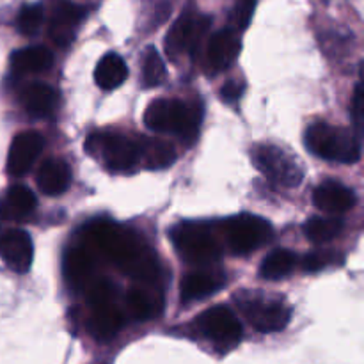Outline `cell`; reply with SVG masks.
Masks as SVG:
<instances>
[{
    "label": "cell",
    "instance_id": "1",
    "mask_svg": "<svg viewBox=\"0 0 364 364\" xmlns=\"http://www.w3.org/2000/svg\"><path fill=\"white\" fill-rule=\"evenodd\" d=\"M85 251L109 259L121 272L144 284H155L160 279L159 258L134 230L117 226L110 220H95L85 228Z\"/></svg>",
    "mask_w": 364,
    "mask_h": 364
},
{
    "label": "cell",
    "instance_id": "2",
    "mask_svg": "<svg viewBox=\"0 0 364 364\" xmlns=\"http://www.w3.org/2000/svg\"><path fill=\"white\" fill-rule=\"evenodd\" d=\"M304 144L309 153L323 160L355 164L361 159V137L354 130L316 121L306 128Z\"/></svg>",
    "mask_w": 364,
    "mask_h": 364
},
{
    "label": "cell",
    "instance_id": "3",
    "mask_svg": "<svg viewBox=\"0 0 364 364\" xmlns=\"http://www.w3.org/2000/svg\"><path fill=\"white\" fill-rule=\"evenodd\" d=\"M201 109L181 100L156 98L146 107L144 124L149 130L171 132L185 142L194 141L201 123Z\"/></svg>",
    "mask_w": 364,
    "mask_h": 364
},
{
    "label": "cell",
    "instance_id": "4",
    "mask_svg": "<svg viewBox=\"0 0 364 364\" xmlns=\"http://www.w3.org/2000/svg\"><path fill=\"white\" fill-rule=\"evenodd\" d=\"M171 240L178 255L191 265H212L223 256L220 244L212 231L203 224L180 223L171 230Z\"/></svg>",
    "mask_w": 364,
    "mask_h": 364
},
{
    "label": "cell",
    "instance_id": "5",
    "mask_svg": "<svg viewBox=\"0 0 364 364\" xmlns=\"http://www.w3.org/2000/svg\"><path fill=\"white\" fill-rule=\"evenodd\" d=\"M85 149L114 173L132 171L141 159L139 142L116 132H96L85 141Z\"/></svg>",
    "mask_w": 364,
    "mask_h": 364
},
{
    "label": "cell",
    "instance_id": "6",
    "mask_svg": "<svg viewBox=\"0 0 364 364\" xmlns=\"http://www.w3.org/2000/svg\"><path fill=\"white\" fill-rule=\"evenodd\" d=\"M252 162L270 183L279 187L295 188L304 180V173L297 159L279 146H256L252 149Z\"/></svg>",
    "mask_w": 364,
    "mask_h": 364
},
{
    "label": "cell",
    "instance_id": "7",
    "mask_svg": "<svg viewBox=\"0 0 364 364\" xmlns=\"http://www.w3.org/2000/svg\"><path fill=\"white\" fill-rule=\"evenodd\" d=\"M223 233L235 255H247L256 251L274 237L269 220L252 213H240L223 224Z\"/></svg>",
    "mask_w": 364,
    "mask_h": 364
},
{
    "label": "cell",
    "instance_id": "8",
    "mask_svg": "<svg viewBox=\"0 0 364 364\" xmlns=\"http://www.w3.org/2000/svg\"><path fill=\"white\" fill-rule=\"evenodd\" d=\"M238 304L258 333H277L288 326L291 309L281 299H265L255 294L238 295Z\"/></svg>",
    "mask_w": 364,
    "mask_h": 364
},
{
    "label": "cell",
    "instance_id": "9",
    "mask_svg": "<svg viewBox=\"0 0 364 364\" xmlns=\"http://www.w3.org/2000/svg\"><path fill=\"white\" fill-rule=\"evenodd\" d=\"M196 326L220 350H231L240 343L242 336H244V329H242V323L238 322L237 315L223 304L203 311L196 320Z\"/></svg>",
    "mask_w": 364,
    "mask_h": 364
},
{
    "label": "cell",
    "instance_id": "10",
    "mask_svg": "<svg viewBox=\"0 0 364 364\" xmlns=\"http://www.w3.org/2000/svg\"><path fill=\"white\" fill-rule=\"evenodd\" d=\"M210 25V18L196 16L191 9L183 11L174 25L171 27L169 34L166 36V52L167 55L176 59L181 52L188 50L194 55L199 48L206 27Z\"/></svg>",
    "mask_w": 364,
    "mask_h": 364
},
{
    "label": "cell",
    "instance_id": "11",
    "mask_svg": "<svg viewBox=\"0 0 364 364\" xmlns=\"http://www.w3.org/2000/svg\"><path fill=\"white\" fill-rule=\"evenodd\" d=\"M45 148V139L34 130L21 132L13 139L7 155V173L11 176H25L32 169L38 156Z\"/></svg>",
    "mask_w": 364,
    "mask_h": 364
},
{
    "label": "cell",
    "instance_id": "12",
    "mask_svg": "<svg viewBox=\"0 0 364 364\" xmlns=\"http://www.w3.org/2000/svg\"><path fill=\"white\" fill-rule=\"evenodd\" d=\"M0 258L16 274L28 272L34 259L32 238L23 230H9L0 235Z\"/></svg>",
    "mask_w": 364,
    "mask_h": 364
},
{
    "label": "cell",
    "instance_id": "13",
    "mask_svg": "<svg viewBox=\"0 0 364 364\" xmlns=\"http://www.w3.org/2000/svg\"><path fill=\"white\" fill-rule=\"evenodd\" d=\"M358 203V196L350 187L336 180H326L313 191V205L323 213L338 215L348 212Z\"/></svg>",
    "mask_w": 364,
    "mask_h": 364
},
{
    "label": "cell",
    "instance_id": "14",
    "mask_svg": "<svg viewBox=\"0 0 364 364\" xmlns=\"http://www.w3.org/2000/svg\"><path fill=\"white\" fill-rule=\"evenodd\" d=\"M240 53V38L230 28L215 32L206 46V63L212 71L228 70Z\"/></svg>",
    "mask_w": 364,
    "mask_h": 364
},
{
    "label": "cell",
    "instance_id": "15",
    "mask_svg": "<svg viewBox=\"0 0 364 364\" xmlns=\"http://www.w3.org/2000/svg\"><path fill=\"white\" fill-rule=\"evenodd\" d=\"M38 206L36 194L25 185H13L0 198V217L11 223H21Z\"/></svg>",
    "mask_w": 364,
    "mask_h": 364
},
{
    "label": "cell",
    "instance_id": "16",
    "mask_svg": "<svg viewBox=\"0 0 364 364\" xmlns=\"http://www.w3.org/2000/svg\"><path fill=\"white\" fill-rule=\"evenodd\" d=\"M85 9L73 2H59L50 21V38L57 45H70L75 36V27L84 20Z\"/></svg>",
    "mask_w": 364,
    "mask_h": 364
},
{
    "label": "cell",
    "instance_id": "17",
    "mask_svg": "<svg viewBox=\"0 0 364 364\" xmlns=\"http://www.w3.org/2000/svg\"><path fill=\"white\" fill-rule=\"evenodd\" d=\"M224 283H226V277L220 272H206V270L191 272L181 281L180 297L185 304L203 301V299L210 297V295L217 294L220 288H224Z\"/></svg>",
    "mask_w": 364,
    "mask_h": 364
},
{
    "label": "cell",
    "instance_id": "18",
    "mask_svg": "<svg viewBox=\"0 0 364 364\" xmlns=\"http://www.w3.org/2000/svg\"><path fill=\"white\" fill-rule=\"evenodd\" d=\"M71 178L73 174L70 164L64 162L63 159H50L39 167L36 181L43 194L60 196L70 188Z\"/></svg>",
    "mask_w": 364,
    "mask_h": 364
},
{
    "label": "cell",
    "instance_id": "19",
    "mask_svg": "<svg viewBox=\"0 0 364 364\" xmlns=\"http://www.w3.org/2000/svg\"><path fill=\"white\" fill-rule=\"evenodd\" d=\"M124 326V313L114 304L100 306L92 309L89 316V333L100 341H109L116 336Z\"/></svg>",
    "mask_w": 364,
    "mask_h": 364
},
{
    "label": "cell",
    "instance_id": "20",
    "mask_svg": "<svg viewBox=\"0 0 364 364\" xmlns=\"http://www.w3.org/2000/svg\"><path fill=\"white\" fill-rule=\"evenodd\" d=\"M53 66V53L46 46H27L11 55V70L16 75L45 73Z\"/></svg>",
    "mask_w": 364,
    "mask_h": 364
},
{
    "label": "cell",
    "instance_id": "21",
    "mask_svg": "<svg viewBox=\"0 0 364 364\" xmlns=\"http://www.w3.org/2000/svg\"><path fill=\"white\" fill-rule=\"evenodd\" d=\"M20 98L27 112L34 116H46L55 110L59 103V92L45 82H32L21 91Z\"/></svg>",
    "mask_w": 364,
    "mask_h": 364
},
{
    "label": "cell",
    "instance_id": "22",
    "mask_svg": "<svg viewBox=\"0 0 364 364\" xmlns=\"http://www.w3.org/2000/svg\"><path fill=\"white\" fill-rule=\"evenodd\" d=\"M64 279L71 288H84L92 274V256L84 247H71L64 255Z\"/></svg>",
    "mask_w": 364,
    "mask_h": 364
},
{
    "label": "cell",
    "instance_id": "23",
    "mask_svg": "<svg viewBox=\"0 0 364 364\" xmlns=\"http://www.w3.org/2000/svg\"><path fill=\"white\" fill-rule=\"evenodd\" d=\"M128 78V66L124 59L117 53L109 52L98 60L95 70V80L103 91H112L123 85Z\"/></svg>",
    "mask_w": 364,
    "mask_h": 364
},
{
    "label": "cell",
    "instance_id": "24",
    "mask_svg": "<svg viewBox=\"0 0 364 364\" xmlns=\"http://www.w3.org/2000/svg\"><path fill=\"white\" fill-rule=\"evenodd\" d=\"M139 153L146 169H166L176 162V149L173 144L160 139H142Z\"/></svg>",
    "mask_w": 364,
    "mask_h": 364
},
{
    "label": "cell",
    "instance_id": "25",
    "mask_svg": "<svg viewBox=\"0 0 364 364\" xmlns=\"http://www.w3.org/2000/svg\"><path fill=\"white\" fill-rule=\"evenodd\" d=\"M164 308L162 295L151 294L142 288H130L127 294V309L135 320H149Z\"/></svg>",
    "mask_w": 364,
    "mask_h": 364
},
{
    "label": "cell",
    "instance_id": "26",
    "mask_svg": "<svg viewBox=\"0 0 364 364\" xmlns=\"http://www.w3.org/2000/svg\"><path fill=\"white\" fill-rule=\"evenodd\" d=\"M295 265H297V256H295L294 251H290V249H274L263 259L259 276L269 281L284 279V277L294 272Z\"/></svg>",
    "mask_w": 364,
    "mask_h": 364
},
{
    "label": "cell",
    "instance_id": "27",
    "mask_svg": "<svg viewBox=\"0 0 364 364\" xmlns=\"http://www.w3.org/2000/svg\"><path fill=\"white\" fill-rule=\"evenodd\" d=\"M343 231V220L336 215L311 217L304 224V233L315 244H326Z\"/></svg>",
    "mask_w": 364,
    "mask_h": 364
},
{
    "label": "cell",
    "instance_id": "28",
    "mask_svg": "<svg viewBox=\"0 0 364 364\" xmlns=\"http://www.w3.org/2000/svg\"><path fill=\"white\" fill-rule=\"evenodd\" d=\"M167 77L166 64L155 46H148L142 53V84L144 87H159Z\"/></svg>",
    "mask_w": 364,
    "mask_h": 364
},
{
    "label": "cell",
    "instance_id": "29",
    "mask_svg": "<svg viewBox=\"0 0 364 364\" xmlns=\"http://www.w3.org/2000/svg\"><path fill=\"white\" fill-rule=\"evenodd\" d=\"M43 23V6L41 4H25L16 16V27L21 34L32 36L38 32Z\"/></svg>",
    "mask_w": 364,
    "mask_h": 364
},
{
    "label": "cell",
    "instance_id": "30",
    "mask_svg": "<svg viewBox=\"0 0 364 364\" xmlns=\"http://www.w3.org/2000/svg\"><path fill=\"white\" fill-rule=\"evenodd\" d=\"M116 299V287L107 279H98L87 287V302L91 309L105 304H114Z\"/></svg>",
    "mask_w": 364,
    "mask_h": 364
},
{
    "label": "cell",
    "instance_id": "31",
    "mask_svg": "<svg viewBox=\"0 0 364 364\" xmlns=\"http://www.w3.org/2000/svg\"><path fill=\"white\" fill-rule=\"evenodd\" d=\"M336 263H343L340 252L336 251H313L302 258V269L306 272H320V270L327 269L331 265H336Z\"/></svg>",
    "mask_w": 364,
    "mask_h": 364
},
{
    "label": "cell",
    "instance_id": "32",
    "mask_svg": "<svg viewBox=\"0 0 364 364\" xmlns=\"http://www.w3.org/2000/svg\"><path fill=\"white\" fill-rule=\"evenodd\" d=\"M255 9H256V4L247 2V0L235 4L230 14V27L228 28H230L231 32H235V34L244 32L245 28H247L249 21H251Z\"/></svg>",
    "mask_w": 364,
    "mask_h": 364
},
{
    "label": "cell",
    "instance_id": "33",
    "mask_svg": "<svg viewBox=\"0 0 364 364\" xmlns=\"http://www.w3.org/2000/svg\"><path fill=\"white\" fill-rule=\"evenodd\" d=\"M352 117L355 123V134L363 135V82L359 80L355 85L354 100H352Z\"/></svg>",
    "mask_w": 364,
    "mask_h": 364
},
{
    "label": "cell",
    "instance_id": "34",
    "mask_svg": "<svg viewBox=\"0 0 364 364\" xmlns=\"http://www.w3.org/2000/svg\"><path fill=\"white\" fill-rule=\"evenodd\" d=\"M242 95H244V84L237 80H228L220 89V98L228 103L237 102V100H240Z\"/></svg>",
    "mask_w": 364,
    "mask_h": 364
}]
</instances>
